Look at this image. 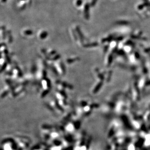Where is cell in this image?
<instances>
[{"instance_id": "obj_3", "label": "cell", "mask_w": 150, "mask_h": 150, "mask_svg": "<svg viewBox=\"0 0 150 150\" xmlns=\"http://www.w3.org/2000/svg\"><path fill=\"white\" fill-rule=\"evenodd\" d=\"M25 34H26V35H31V34H32V32L31 31H30V30H27V31H25Z\"/></svg>"}, {"instance_id": "obj_2", "label": "cell", "mask_w": 150, "mask_h": 150, "mask_svg": "<svg viewBox=\"0 0 150 150\" xmlns=\"http://www.w3.org/2000/svg\"><path fill=\"white\" fill-rule=\"evenodd\" d=\"M47 36V33L46 32H42V33L41 34V35H40V37L42 39L45 38Z\"/></svg>"}, {"instance_id": "obj_1", "label": "cell", "mask_w": 150, "mask_h": 150, "mask_svg": "<svg viewBox=\"0 0 150 150\" xmlns=\"http://www.w3.org/2000/svg\"><path fill=\"white\" fill-rule=\"evenodd\" d=\"M89 7L88 5L85 6V9H84V13H85V16L86 17H89Z\"/></svg>"}]
</instances>
